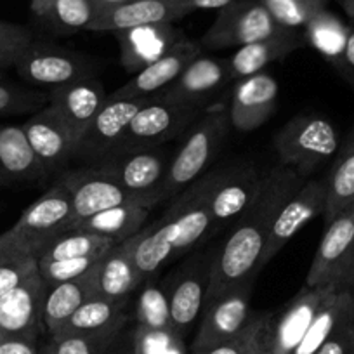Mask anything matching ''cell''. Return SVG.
<instances>
[{
    "label": "cell",
    "instance_id": "cell-31",
    "mask_svg": "<svg viewBox=\"0 0 354 354\" xmlns=\"http://www.w3.org/2000/svg\"><path fill=\"white\" fill-rule=\"evenodd\" d=\"M32 12L49 32L66 35L87 30L100 9L94 0H32Z\"/></svg>",
    "mask_w": 354,
    "mask_h": 354
},
{
    "label": "cell",
    "instance_id": "cell-12",
    "mask_svg": "<svg viewBox=\"0 0 354 354\" xmlns=\"http://www.w3.org/2000/svg\"><path fill=\"white\" fill-rule=\"evenodd\" d=\"M15 68L28 84L50 88L80 78L96 77V66L87 56L37 40L30 44Z\"/></svg>",
    "mask_w": 354,
    "mask_h": 354
},
{
    "label": "cell",
    "instance_id": "cell-8",
    "mask_svg": "<svg viewBox=\"0 0 354 354\" xmlns=\"http://www.w3.org/2000/svg\"><path fill=\"white\" fill-rule=\"evenodd\" d=\"M325 226L304 285L354 290V221L351 209Z\"/></svg>",
    "mask_w": 354,
    "mask_h": 354
},
{
    "label": "cell",
    "instance_id": "cell-19",
    "mask_svg": "<svg viewBox=\"0 0 354 354\" xmlns=\"http://www.w3.org/2000/svg\"><path fill=\"white\" fill-rule=\"evenodd\" d=\"M70 192L71 205H73V227L87 217L100 214L110 207L122 205L127 202H136L131 193L111 181L96 167L84 165L78 169L66 170L57 177Z\"/></svg>",
    "mask_w": 354,
    "mask_h": 354
},
{
    "label": "cell",
    "instance_id": "cell-47",
    "mask_svg": "<svg viewBox=\"0 0 354 354\" xmlns=\"http://www.w3.org/2000/svg\"><path fill=\"white\" fill-rule=\"evenodd\" d=\"M339 71L354 85V21L347 25L346 46H344Z\"/></svg>",
    "mask_w": 354,
    "mask_h": 354
},
{
    "label": "cell",
    "instance_id": "cell-15",
    "mask_svg": "<svg viewBox=\"0 0 354 354\" xmlns=\"http://www.w3.org/2000/svg\"><path fill=\"white\" fill-rule=\"evenodd\" d=\"M21 127L47 177L66 172L73 162L75 141L56 108L47 104L23 122Z\"/></svg>",
    "mask_w": 354,
    "mask_h": 354
},
{
    "label": "cell",
    "instance_id": "cell-4",
    "mask_svg": "<svg viewBox=\"0 0 354 354\" xmlns=\"http://www.w3.org/2000/svg\"><path fill=\"white\" fill-rule=\"evenodd\" d=\"M280 165L292 167L309 179L316 169L330 162L340 149L335 125L322 115H297L290 118L273 138Z\"/></svg>",
    "mask_w": 354,
    "mask_h": 354
},
{
    "label": "cell",
    "instance_id": "cell-36",
    "mask_svg": "<svg viewBox=\"0 0 354 354\" xmlns=\"http://www.w3.org/2000/svg\"><path fill=\"white\" fill-rule=\"evenodd\" d=\"M113 240L97 236V234L85 233L80 230H71L61 236L54 238L37 257V262H53L63 259H80V257H97L104 252L115 247Z\"/></svg>",
    "mask_w": 354,
    "mask_h": 354
},
{
    "label": "cell",
    "instance_id": "cell-28",
    "mask_svg": "<svg viewBox=\"0 0 354 354\" xmlns=\"http://www.w3.org/2000/svg\"><path fill=\"white\" fill-rule=\"evenodd\" d=\"M142 285L127 241L104 252L96 266V294L110 299H132Z\"/></svg>",
    "mask_w": 354,
    "mask_h": 354
},
{
    "label": "cell",
    "instance_id": "cell-26",
    "mask_svg": "<svg viewBox=\"0 0 354 354\" xmlns=\"http://www.w3.org/2000/svg\"><path fill=\"white\" fill-rule=\"evenodd\" d=\"M46 179L21 125L0 124V186H30Z\"/></svg>",
    "mask_w": 354,
    "mask_h": 354
},
{
    "label": "cell",
    "instance_id": "cell-13",
    "mask_svg": "<svg viewBox=\"0 0 354 354\" xmlns=\"http://www.w3.org/2000/svg\"><path fill=\"white\" fill-rule=\"evenodd\" d=\"M255 280L257 278H250L236 285L203 308L202 322H200L198 332L193 339L188 354H198L216 344L224 342L236 335L247 325L248 319L254 315L250 301Z\"/></svg>",
    "mask_w": 354,
    "mask_h": 354
},
{
    "label": "cell",
    "instance_id": "cell-37",
    "mask_svg": "<svg viewBox=\"0 0 354 354\" xmlns=\"http://www.w3.org/2000/svg\"><path fill=\"white\" fill-rule=\"evenodd\" d=\"M304 37L309 46L315 47L323 57H326L339 70L344 46H346L347 25H344L337 16L325 9L306 26Z\"/></svg>",
    "mask_w": 354,
    "mask_h": 354
},
{
    "label": "cell",
    "instance_id": "cell-33",
    "mask_svg": "<svg viewBox=\"0 0 354 354\" xmlns=\"http://www.w3.org/2000/svg\"><path fill=\"white\" fill-rule=\"evenodd\" d=\"M131 302L132 299H110L94 294L70 316V319L64 323V326L56 335L96 332V330L110 328L115 325H124L131 319V315H129Z\"/></svg>",
    "mask_w": 354,
    "mask_h": 354
},
{
    "label": "cell",
    "instance_id": "cell-16",
    "mask_svg": "<svg viewBox=\"0 0 354 354\" xmlns=\"http://www.w3.org/2000/svg\"><path fill=\"white\" fill-rule=\"evenodd\" d=\"M326 203V181L325 179H306L304 185L283 203L271 226L268 243L262 254L261 266L264 268L273 261L281 248L302 230L308 223L323 216Z\"/></svg>",
    "mask_w": 354,
    "mask_h": 354
},
{
    "label": "cell",
    "instance_id": "cell-27",
    "mask_svg": "<svg viewBox=\"0 0 354 354\" xmlns=\"http://www.w3.org/2000/svg\"><path fill=\"white\" fill-rule=\"evenodd\" d=\"M306 44L308 42H306L304 32L285 30L278 35L238 47L226 59L227 70H230L233 82L241 80L250 75L261 73L270 63L285 59L292 53L304 47Z\"/></svg>",
    "mask_w": 354,
    "mask_h": 354
},
{
    "label": "cell",
    "instance_id": "cell-52",
    "mask_svg": "<svg viewBox=\"0 0 354 354\" xmlns=\"http://www.w3.org/2000/svg\"><path fill=\"white\" fill-rule=\"evenodd\" d=\"M39 354H57L56 347H54L53 340H49L47 344H44L42 347H39Z\"/></svg>",
    "mask_w": 354,
    "mask_h": 354
},
{
    "label": "cell",
    "instance_id": "cell-50",
    "mask_svg": "<svg viewBox=\"0 0 354 354\" xmlns=\"http://www.w3.org/2000/svg\"><path fill=\"white\" fill-rule=\"evenodd\" d=\"M179 6L186 11V15L193 11H198V9H223L230 4L231 0H177Z\"/></svg>",
    "mask_w": 354,
    "mask_h": 354
},
{
    "label": "cell",
    "instance_id": "cell-38",
    "mask_svg": "<svg viewBox=\"0 0 354 354\" xmlns=\"http://www.w3.org/2000/svg\"><path fill=\"white\" fill-rule=\"evenodd\" d=\"M271 319L270 313H254L236 335L198 354H261L268 347Z\"/></svg>",
    "mask_w": 354,
    "mask_h": 354
},
{
    "label": "cell",
    "instance_id": "cell-14",
    "mask_svg": "<svg viewBox=\"0 0 354 354\" xmlns=\"http://www.w3.org/2000/svg\"><path fill=\"white\" fill-rule=\"evenodd\" d=\"M145 103L146 100H113L108 96L100 113L75 142L73 162L93 167L106 158L117 148L132 117Z\"/></svg>",
    "mask_w": 354,
    "mask_h": 354
},
{
    "label": "cell",
    "instance_id": "cell-10",
    "mask_svg": "<svg viewBox=\"0 0 354 354\" xmlns=\"http://www.w3.org/2000/svg\"><path fill=\"white\" fill-rule=\"evenodd\" d=\"M73 230V205L66 186L61 181L53 185L39 200L19 216L11 233L18 238L28 254L39 257L40 252L61 234Z\"/></svg>",
    "mask_w": 354,
    "mask_h": 354
},
{
    "label": "cell",
    "instance_id": "cell-21",
    "mask_svg": "<svg viewBox=\"0 0 354 354\" xmlns=\"http://www.w3.org/2000/svg\"><path fill=\"white\" fill-rule=\"evenodd\" d=\"M230 84H234V82L227 70L226 59L200 54L172 84L167 85L162 93L153 97L170 101V103L207 108L210 97L217 96Z\"/></svg>",
    "mask_w": 354,
    "mask_h": 354
},
{
    "label": "cell",
    "instance_id": "cell-39",
    "mask_svg": "<svg viewBox=\"0 0 354 354\" xmlns=\"http://www.w3.org/2000/svg\"><path fill=\"white\" fill-rule=\"evenodd\" d=\"M127 323L96 330V332L61 333V335L50 337V340H53L57 354H108V351L111 349Z\"/></svg>",
    "mask_w": 354,
    "mask_h": 354
},
{
    "label": "cell",
    "instance_id": "cell-51",
    "mask_svg": "<svg viewBox=\"0 0 354 354\" xmlns=\"http://www.w3.org/2000/svg\"><path fill=\"white\" fill-rule=\"evenodd\" d=\"M16 252H26V250L23 248V245L19 243L18 238L11 233V230L0 234V261L9 257V255L16 254Z\"/></svg>",
    "mask_w": 354,
    "mask_h": 354
},
{
    "label": "cell",
    "instance_id": "cell-55",
    "mask_svg": "<svg viewBox=\"0 0 354 354\" xmlns=\"http://www.w3.org/2000/svg\"><path fill=\"white\" fill-rule=\"evenodd\" d=\"M351 214H353V221H354V203H353V207H351Z\"/></svg>",
    "mask_w": 354,
    "mask_h": 354
},
{
    "label": "cell",
    "instance_id": "cell-22",
    "mask_svg": "<svg viewBox=\"0 0 354 354\" xmlns=\"http://www.w3.org/2000/svg\"><path fill=\"white\" fill-rule=\"evenodd\" d=\"M278 82L271 75L255 73L236 80L230 103L231 127L250 132L264 125L277 111Z\"/></svg>",
    "mask_w": 354,
    "mask_h": 354
},
{
    "label": "cell",
    "instance_id": "cell-5",
    "mask_svg": "<svg viewBox=\"0 0 354 354\" xmlns=\"http://www.w3.org/2000/svg\"><path fill=\"white\" fill-rule=\"evenodd\" d=\"M174 151L158 146L148 149L111 153L96 163L97 170L117 183L120 188L131 193L141 205L153 209L162 202L160 189L169 172Z\"/></svg>",
    "mask_w": 354,
    "mask_h": 354
},
{
    "label": "cell",
    "instance_id": "cell-34",
    "mask_svg": "<svg viewBox=\"0 0 354 354\" xmlns=\"http://www.w3.org/2000/svg\"><path fill=\"white\" fill-rule=\"evenodd\" d=\"M354 311V290H340L319 309L315 322L292 354H316L337 326Z\"/></svg>",
    "mask_w": 354,
    "mask_h": 354
},
{
    "label": "cell",
    "instance_id": "cell-32",
    "mask_svg": "<svg viewBox=\"0 0 354 354\" xmlns=\"http://www.w3.org/2000/svg\"><path fill=\"white\" fill-rule=\"evenodd\" d=\"M325 181L326 203L323 219L325 224H328L339 214L349 210L354 203V127L340 146Z\"/></svg>",
    "mask_w": 354,
    "mask_h": 354
},
{
    "label": "cell",
    "instance_id": "cell-45",
    "mask_svg": "<svg viewBox=\"0 0 354 354\" xmlns=\"http://www.w3.org/2000/svg\"><path fill=\"white\" fill-rule=\"evenodd\" d=\"M134 353L136 354H186L185 339L174 333H160L134 326Z\"/></svg>",
    "mask_w": 354,
    "mask_h": 354
},
{
    "label": "cell",
    "instance_id": "cell-46",
    "mask_svg": "<svg viewBox=\"0 0 354 354\" xmlns=\"http://www.w3.org/2000/svg\"><path fill=\"white\" fill-rule=\"evenodd\" d=\"M316 354H354V311L337 326Z\"/></svg>",
    "mask_w": 354,
    "mask_h": 354
},
{
    "label": "cell",
    "instance_id": "cell-1",
    "mask_svg": "<svg viewBox=\"0 0 354 354\" xmlns=\"http://www.w3.org/2000/svg\"><path fill=\"white\" fill-rule=\"evenodd\" d=\"M304 183V176H301L292 167L280 165V163L266 174L264 185L255 202L231 226V233L223 247L216 248L212 268H210L205 306L236 285L259 277L262 271L261 259L271 226L283 203Z\"/></svg>",
    "mask_w": 354,
    "mask_h": 354
},
{
    "label": "cell",
    "instance_id": "cell-30",
    "mask_svg": "<svg viewBox=\"0 0 354 354\" xmlns=\"http://www.w3.org/2000/svg\"><path fill=\"white\" fill-rule=\"evenodd\" d=\"M94 294H96V268L85 277L50 287L44 304V326L49 335H56L70 319V316Z\"/></svg>",
    "mask_w": 354,
    "mask_h": 354
},
{
    "label": "cell",
    "instance_id": "cell-35",
    "mask_svg": "<svg viewBox=\"0 0 354 354\" xmlns=\"http://www.w3.org/2000/svg\"><path fill=\"white\" fill-rule=\"evenodd\" d=\"M136 297L134 319L136 325L146 330L160 333H174L172 319H170V308L167 292L163 283L156 281V277L148 278L138 288ZM176 335V333H174Z\"/></svg>",
    "mask_w": 354,
    "mask_h": 354
},
{
    "label": "cell",
    "instance_id": "cell-54",
    "mask_svg": "<svg viewBox=\"0 0 354 354\" xmlns=\"http://www.w3.org/2000/svg\"><path fill=\"white\" fill-rule=\"evenodd\" d=\"M261 354H271L270 353V344H268V347H266V349L264 351H262V353Z\"/></svg>",
    "mask_w": 354,
    "mask_h": 354
},
{
    "label": "cell",
    "instance_id": "cell-49",
    "mask_svg": "<svg viewBox=\"0 0 354 354\" xmlns=\"http://www.w3.org/2000/svg\"><path fill=\"white\" fill-rule=\"evenodd\" d=\"M129 323L125 325V328L122 330L120 335L117 337V340L113 342L111 349L108 351V354H136L134 353V328L129 330Z\"/></svg>",
    "mask_w": 354,
    "mask_h": 354
},
{
    "label": "cell",
    "instance_id": "cell-11",
    "mask_svg": "<svg viewBox=\"0 0 354 354\" xmlns=\"http://www.w3.org/2000/svg\"><path fill=\"white\" fill-rule=\"evenodd\" d=\"M266 174L252 163L219 169L210 192L212 234L233 226L252 207L264 185Z\"/></svg>",
    "mask_w": 354,
    "mask_h": 354
},
{
    "label": "cell",
    "instance_id": "cell-43",
    "mask_svg": "<svg viewBox=\"0 0 354 354\" xmlns=\"http://www.w3.org/2000/svg\"><path fill=\"white\" fill-rule=\"evenodd\" d=\"M33 40V33L26 26L0 21V70L16 66Z\"/></svg>",
    "mask_w": 354,
    "mask_h": 354
},
{
    "label": "cell",
    "instance_id": "cell-18",
    "mask_svg": "<svg viewBox=\"0 0 354 354\" xmlns=\"http://www.w3.org/2000/svg\"><path fill=\"white\" fill-rule=\"evenodd\" d=\"M47 285L39 271L0 297V333L6 339H39Z\"/></svg>",
    "mask_w": 354,
    "mask_h": 354
},
{
    "label": "cell",
    "instance_id": "cell-23",
    "mask_svg": "<svg viewBox=\"0 0 354 354\" xmlns=\"http://www.w3.org/2000/svg\"><path fill=\"white\" fill-rule=\"evenodd\" d=\"M106 101L108 93L96 77L80 78L49 91V104L56 108L66 127L70 129L75 142L80 139Z\"/></svg>",
    "mask_w": 354,
    "mask_h": 354
},
{
    "label": "cell",
    "instance_id": "cell-20",
    "mask_svg": "<svg viewBox=\"0 0 354 354\" xmlns=\"http://www.w3.org/2000/svg\"><path fill=\"white\" fill-rule=\"evenodd\" d=\"M200 54H202V46L185 37L165 56L142 68L127 84L108 96L113 100H149L162 93L167 85L172 84Z\"/></svg>",
    "mask_w": 354,
    "mask_h": 354
},
{
    "label": "cell",
    "instance_id": "cell-9",
    "mask_svg": "<svg viewBox=\"0 0 354 354\" xmlns=\"http://www.w3.org/2000/svg\"><path fill=\"white\" fill-rule=\"evenodd\" d=\"M274 21L261 0H231L219 9L216 19L202 37V49L221 50L230 47H243L247 44L264 40L285 32Z\"/></svg>",
    "mask_w": 354,
    "mask_h": 354
},
{
    "label": "cell",
    "instance_id": "cell-44",
    "mask_svg": "<svg viewBox=\"0 0 354 354\" xmlns=\"http://www.w3.org/2000/svg\"><path fill=\"white\" fill-rule=\"evenodd\" d=\"M39 271V262L28 252H16L0 261V297Z\"/></svg>",
    "mask_w": 354,
    "mask_h": 354
},
{
    "label": "cell",
    "instance_id": "cell-29",
    "mask_svg": "<svg viewBox=\"0 0 354 354\" xmlns=\"http://www.w3.org/2000/svg\"><path fill=\"white\" fill-rule=\"evenodd\" d=\"M149 207L141 203L127 202L122 205L110 207L100 214L87 217L78 223L73 230L113 240L115 243H124L139 233L149 216Z\"/></svg>",
    "mask_w": 354,
    "mask_h": 354
},
{
    "label": "cell",
    "instance_id": "cell-42",
    "mask_svg": "<svg viewBox=\"0 0 354 354\" xmlns=\"http://www.w3.org/2000/svg\"><path fill=\"white\" fill-rule=\"evenodd\" d=\"M101 257L103 255H97V257L63 259V261L53 262H39V273L42 277V280L46 281L47 288H50L54 285L77 280V278L88 274L96 268Z\"/></svg>",
    "mask_w": 354,
    "mask_h": 354
},
{
    "label": "cell",
    "instance_id": "cell-48",
    "mask_svg": "<svg viewBox=\"0 0 354 354\" xmlns=\"http://www.w3.org/2000/svg\"><path fill=\"white\" fill-rule=\"evenodd\" d=\"M0 354H39V344L35 339H4Z\"/></svg>",
    "mask_w": 354,
    "mask_h": 354
},
{
    "label": "cell",
    "instance_id": "cell-2",
    "mask_svg": "<svg viewBox=\"0 0 354 354\" xmlns=\"http://www.w3.org/2000/svg\"><path fill=\"white\" fill-rule=\"evenodd\" d=\"M217 172L212 170L176 195L163 217L127 240L145 283L158 274L167 262L183 257L212 234L210 192Z\"/></svg>",
    "mask_w": 354,
    "mask_h": 354
},
{
    "label": "cell",
    "instance_id": "cell-17",
    "mask_svg": "<svg viewBox=\"0 0 354 354\" xmlns=\"http://www.w3.org/2000/svg\"><path fill=\"white\" fill-rule=\"evenodd\" d=\"M340 292L337 287H302L294 299L288 301L283 311L273 319L270 326V353L292 354L311 323L315 322L319 309Z\"/></svg>",
    "mask_w": 354,
    "mask_h": 354
},
{
    "label": "cell",
    "instance_id": "cell-24",
    "mask_svg": "<svg viewBox=\"0 0 354 354\" xmlns=\"http://www.w3.org/2000/svg\"><path fill=\"white\" fill-rule=\"evenodd\" d=\"M186 16L177 0H127L100 9L88 32H122L145 25L174 23Z\"/></svg>",
    "mask_w": 354,
    "mask_h": 354
},
{
    "label": "cell",
    "instance_id": "cell-25",
    "mask_svg": "<svg viewBox=\"0 0 354 354\" xmlns=\"http://www.w3.org/2000/svg\"><path fill=\"white\" fill-rule=\"evenodd\" d=\"M120 46V63L129 73H138L148 64L165 56L176 44L185 39V33L172 23L145 25L138 28L115 32Z\"/></svg>",
    "mask_w": 354,
    "mask_h": 354
},
{
    "label": "cell",
    "instance_id": "cell-3",
    "mask_svg": "<svg viewBox=\"0 0 354 354\" xmlns=\"http://www.w3.org/2000/svg\"><path fill=\"white\" fill-rule=\"evenodd\" d=\"M231 120L226 103H214L181 136L174 151L169 172L160 189V198L169 200L185 192L189 185L205 176L227 139Z\"/></svg>",
    "mask_w": 354,
    "mask_h": 354
},
{
    "label": "cell",
    "instance_id": "cell-7",
    "mask_svg": "<svg viewBox=\"0 0 354 354\" xmlns=\"http://www.w3.org/2000/svg\"><path fill=\"white\" fill-rule=\"evenodd\" d=\"M214 250L195 252L189 259L177 266L163 281L170 308L172 328L179 339H185L205 306L207 288L210 280Z\"/></svg>",
    "mask_w": 354,
    "mask_h": 354
},
{
    "label": "cell",
    "instance_id": "cell-41",
    "mask_svg": "<svg viewBox=\"0 0 354 354\" xmlns=\"http://www.w3.org/2000/svg\"><path fill=\"white\" fill-rule=\"evenodd\" d=\"M49 104V93H37L18 85L0 82V118L32 113Z\"/></svg>",
    "mask_w": 354,
    "mask_h": 354
},
{
    "label": "cell",
    "instance_id": "cell-40",
    "mask_svg": "<svg viewBox=\"0 0 354 354\" xmlns=\"http://www.w3.org/2000/svg\"><path fill=\"white\" fill-rule=\"evenodd\" d=\"M274 21L288 30H304L325 11L330 0H261Z\"/></svg>",
    "mask_w": 354,
    "mask_h": 354
},
{
    "label": "cell",
    "instance_id": "cell-6",
    "mask_svg": "<svg viewBox=\"0 0 354 354\" xmlns=\"http://www.w3.org/2000/svg\"><path fill=\"white\" fill-rule=\"evenodd\" d=\"M203 110L205 108L195 104L170 103L158 97H149L132 117L120 142L111 153L158 148L174 139H181Z\"/></svg>",
    "mask_w": 354,
    "mask_h": 354
},
{
    "label": "cell",
    "instance_id": "cell-53",
    "mask_svg": "<svg viewBox=\"0 0 354 354\" xmlns=\"http://www.w3.org/2000/svg\"><path fill=\"white\" fill-rule=\"evenodd\" d=\"M97 6V9H103L108 8V6H113V4H120V2H127V0H94Z\"/></svg>",
    "mask_w": 354,
    "mask_h": 354
},
{
    "label": "cell",
    "instance_id": "cell-56",
    "mask_svg": "<svg viewBox=\"0 0 354 354\" xmlns=\"http://www.w3.org/2000/svg\"><path fill=\"white\" fill-rule=\"evenodd\" d=\"M4 339H6V337L2 335V333H0V342H2V340H4Z\"/></svg>",
    "mask_w": 354,
    "mask_h": 354
}]
</instances>
